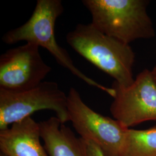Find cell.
Here are the masks:
<instances>
[{
	"instance_id": "6da1fadb",
	"label": "cell",
	"mask_w": 156,
	"mask_h": 156,
	"mask_svg": "<svg viewBox=\"0 0 156 156\" xmlns=\"http://www.w3.org/2000/svg\"><path fill=\"white\" fill-rule=\"evenodd\" d=\"M66 41L86 60L127 87L134 82L135 53L129 44L102 33L91 24H78L67 34Z\"/></svg>"
},
{
	"instance_id": "7a4b0ae2",
	"label": "cell",
	"mask_w": 156,
	"mask_h": 156,
	"mask_svg": "<svg viewBox=\"0 0 156 156\" xmlns=\"http://www.w3.org/2000/svg\"><path fill=\"white\" fill-rule=\"evenodd\" d=\"M64 12L61 0H38L33 13L22 26L5 34L2 41L7 45L20 41L31 43L44 48L55 57L56 62L90 86L105 91L112 97L115 95L112 87L98 83L87 76L76 67L68 53L60 46L55 37V24L57 19Z\"/></svg>"
},
{
	"instance_id": "3957f363",
	"label": "cell",
	"mask_w": 156,
	"mask_h": 156,
	"mask_svg": "<svg viewBox=\"0 0 156 156\" xmlns=\"http://www.w3.org/2000/svg\"><path fill=\"white\" fill-rule=\"evenodd\" d=\"M91 24L102 33L129 44L155 36L145 0H83Z\"/></svg>"
},
{
	"instance_id": "277c9868",
	"label": "cell",
	"mask_w": 156,
	"mask_h": 156,
	"mask_svg": "<svg viewBox=\"0 0 156 156\" xmlns=\"http://www.w3.org/2000/svg\"><path fill=\"white\" fill-rule=\"evenodd\" d=\"M41 110L55 112L62 124L69 122L67 95L56 82L44 81L34 88L20 91L0 88V130Z\"/></svg>"
},
{
	"instance_id": "5b68a950",
	"label": "cell",
	"mask_w": 156,
	"mask_h": 156,
	"mask_svg": "<svg viewBox=\"0 0 156 156\" xmlns=\"http://www.w3.org/2000/svg\"><path fill=\"white\" fill-rule=\"evenodd\" d=\"M67 109L69 122L80 138L94 143L106 156H121L127 128L115 119L94 111L73 87L67 95Z\"/></svg>"
},
{
	"instance_id": "8992f818",
	"label": "cell",
	"mask_w": 156,
	"mask_h": 156,
	"mask_svg": "<svg viewBox=\"0 0 156 156\" xmlns=\"http://www.w3.org/2000/svg\"><path fill=\"white\" fill-rule=\"evenodd\" d=\"M112 87L115 95L110 111L124 128L156 120V84L151 71H141L129 86L123 87L114 81Z\"/></svg>"
},
{
	"instance_id": "52a82bcc",
	"label": "cell",
	"mask_w": 156,
	"mask_h": 156,
	"mask_svg": "<svg viewBox=\"0 0 156 156\" xmlns=\"http://www.w3.org/2000/svg\"><path fill=\"white\" fill-rule=\"evenodd\" d=\"M51 70L43 60L39 46L26 43L0 56V88L13 91L32 89L44 82Z\"/></svg>"
},
{
	"instance_id": "ba28073f",
	"label": "cell",
	"mask_w": 156,
	"mask_h": 156,
	"mask_svg": "<svg viewBox=\"0 0 156 156\" xmlns=\"http://www.w3.org/2000/svg\"><path fill=\"white\" fill-rule=\"evenodd\" d=\"M41 139L39 123L28 117L0 130V149L5 156H48Z\"/></svg>"
},
{
	"instance_id": "9c48e42d",
	"label": "cell",
	"mask_w": 156,
	"mask_h": 156,
	"mask_svg": "<svg viewBox=\"0 0 156 156\" xmlns=\"http://www.w3.org/2000/svg\"><path fill=\"white\" fill-rule=\"evenodd\" d=\"M39 126L48 156H89L85 141L57 117L41 122Z\"/></svg>"
},
{
	"instance_id": "30bf717a",
	"label": "cell",
	"mask_w": 156,
	"mask_h": 156,
	"mask_svg": "<svg viewBox=\"0 0 156 156\" xmlns=\"http://www.w3.org/2000/svg\"><path fill=\"white\" fill-rule=\"evenodd\" d=\"M121 156H156V125L146 129L128 128Z\"/></svg>"
},
{
	"instance_id": "8fae6325",
	"label": "cell",
	"mask_w": 156,
	"mask_h": 156,
	"mask_svg": "<svg viewBox=\"0 0 156 156\" xmlns=\"http://www.w3.org/2000/svg\"><path fill=\"white\" fill-rule=\"evenodd\" d=\"M85 142L89 156H106L102 153L100 148L94 143L90 141H85Z\"/></svg>"
},
{
	"instance_id": "7c38bea8",
	"label": "cell",
	"mask_w": 156,
	"mask_h": 156,
	"mask_svg": "<svg viewBox=\"0 0 156 156\" xmlns=\"http://www.w3.org/2000/svg\"><path fill=\"white\" fill-rule=\"evenodd\" d=\"M151 75H152L153 79V80H154V82H155L156 84V65L153 68V69L151 70Z\"/></svg>"
},
{
	"instance_id": "4fadbf2b",
	"label": "cell",
	"mask_w": 156,
	"mask_h": 156,
	"mask_svg": "<svg viewBox=\"0 0 156 156\" xmlns=\"http://www.w3.org/2000/svg\"><path fill=\"white\" fill-rule=\"evenodd\" d=\"M1 156H4V155H2V154H1Z\"/></svg>"
}]
</instances>
